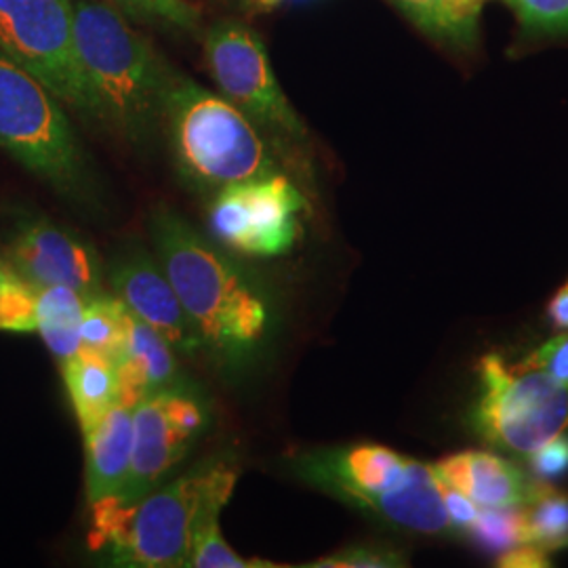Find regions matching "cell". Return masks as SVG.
Masks as SVG:
<instances>
[{
  "label": "cell",
  "mask_w": 568,
  "mask_h": 568,
  "mask_svg": "<svg viewBox=\"0 0 568 568\" xmlns=\"http://www.w3.org/2000/svg\"><path fill=\"white\" fill-rule=\"evenodd\" d=\"M530 469L539 483H551L568 474V436L558 434L530 453Z\"/></svg>",
  "instance_id": "28"
},
{
  "label": "cell",
  "mask_w": 568,
  "mask_h": 568,
  "mask_svg": "<svg viewBox=\"0 0 568 568\" xmlns=\"http://www.w3.org/2000/svg\"><path fill=\"white\" fill-rule=\"evenodd\" d=\"M307 201L284 171L234 183L211 196L206 230L225 251L253 257H283L300 243Z\"/></svg>",
  "instance_id": "10"
},
{
  "label": "cell",
  "mask_w": 568,
  "mask_h": 568,
  "mask_svg": "<svg viewBox=\"0 0 568 568\" xmlns=\"http://www.w3.org/2000/svg\"><path fill=\"white\" fill-rule=\"evenodd\" d=\"M241 462L211 455L121 511L93 516L95 548L108 549L112 567L183 568L199 528L230 504Z\"/></svg>",
  "instance_id": "3"
},
{
  "label": "cell",
  "mask_w": 568,
  "mask_h": 568,
  "mask_svg": "<svg viewBox=\"0 0 568 568\" xmlns=\"http://www.w3.org/2000/svg\"><path fill=\"white\" fill-rule=\"evenodd\" d=\"M91 121L143 145L161 131L178 68L110 0H70Z\"/></svg>",
  "instance_id": "2"
},
{
  "label": "cell",
  "mask_w": 568,
  "mask_h": 568,
  "mask_svg": "<svg viewBox=\"0 0 568 568\" xmlns=\"http://www.w3.org/2000/svg\"><path fill=\"white\" fill-rule=\"evenodd\" d=\"M497 565L504 568H546L551 562H549L546 549L532 546V544H520V546L501 551Z\"/></svg>",
  "instance_id": "31"
},
{
  "label": "cell",
  "mask_w": 568,
  "mask_h": 568,
  "mask_svg": "<svg viewBox=\"0 0 568 568\" xmlns=\"http://www.w3.org/2000/svg\"><path fill=\"white\" fill-rule=\"evenodd\" d=\"M7 264L37 288L61 284L87 297L108 293L105 265L95 244L42 215L16 222L7 243Z\"/></svg>",
  "instance_id": "12"
},
{
  "label": "cell",
  "mask_w": 568,
  "mask_h": 568,
  "mask_svg": "<svg viewBox=\"0 0 568 568\" xmlns=\"http://www.w3.org/2000/svg\"><path fill=\"white\" fill-rule=\"evenodd\" d=\"M126 331V307L108 291L87 302L81 325V349L116 358Z\"/></svg>",
  "instance_id": "20"
},
{
  "label": "cell",
  "mask_w": 568,
  "mask_h": 568,
  "mask_svg": "<svg viewBox=\"0 0 568 568\" xmlns=\"http://www.w3.org/2000/svg\"><path fill=\"white\" fill-rule=\"evenodd\" d=\"M0 150L63 199L93 204L98 185L60 98L0 55Z\"/></svg>",
  "instance_id": "6"
},
{
  "label": "cell",
  "mask_w": 568,
  "mask_h": 568,
  "mask_svg": "<svg viewBox=\"0 0 568 568\" xmlns=\"http://www.w3.org/2000/svg\"><path fill=\"white\" fill-rule=\"evenodd\" d=\"M0 55L37 77L65 108L91 119L70 0H0Z\"/></svg>",
  "instance_id": "11"
},
{
  "label": "cell",
  "mask_w": 568,
  "mask_h": 568,
  "mask_svg": "<svg viewBox=\"0 0 568 568\" xmlns=\"http://www.w3.org/2000/svg\"><path fill=\"white\" fill-rule=\"evenodd\" d=\"M161 129L180 178L196 192L213 196L283 171L272 143L234 103L180 70L166 93Z\"/></svg>",
  "instance_id": "5"
},
{
  "label": "cell",
  "mask_w": 568,
  "mask_h": 568,
  "mask_svg": "<svg viewBox=\"0 0 568 568\" xmlns=\"http://www.w3.org/2000/svg\"><path fill=\"white\" fill-rule=\"evenodd\" d=\"M406 556L400 549L386 544H358L337 549L325 558L307 562L310 568H396L406 567Z\"/></svg>",
  "instance_id": "27"
},
{
  "label": "cell",
  "mask_w": 568,
  "mask_h": 568,
  "mask_svg": "<svg viewBox=\"0 0 568 568\" xmlns=\"http://www.w3.org/2000/svg\"><path fill=\"white\" fill-rule=\"evenodd\" d=\"M122 400L135 405L145 394L180 384L178 352L150 325L126 310V331L114 358Z\"/></svg>",
  "instance_id": "16"
},
{
  "label": "cell",
  "mask_w": 568,
  "mask_h": 568,
  "mask_svg": "<svg viewBox=\"0 0 568 568\" xmlns=\"http://www.w3.org/2000/svg\"><path fill=\"white\" fill-rule=\"evenodd\" d=\"M0 331H37V286L13 274L0 283Z\"/></svg>",
  "instance_id": "25"
},
{
  "label": "cell",
  "mask_w": 568,
  "mask_h": 568,
  "mask_svg": "<svg viewBox=\"0 0 568 568\" xmlns=\"http://www.w3.org/2000/svg\"><path fill=\"white\" fill-rule=\"evenodd\" d=\"M432 467L440 483L462 490L480 508H523L544 485L487 450L455 453Z\"/></svg>",
  "instance_id": "14"
},
{
  "label": "cell",
  "mask_w": 568,
  "mask_h": 568,
  "mask_svg": "<svg viewBox=\"0 0 568 568\" xmlns=\"http://www.w3.org/2000/svg\"><path fill=\"white\" fill-rule=\"evenodd\" d=\"M525 509L527 544L546 551L568 548V495L541 485Z\"/></svg>",
  "instance_id": "21"
},
{
  "label": "cell",
  "mask_w": 568,
  "mask_h": 568,
  "mask_svg": "<svg viewBox=\"0 0 568 568\" xmlns=\"http://www.w3.org/2000/svg\"><path fill=\"white\" fill-rule=\"evenodd\" d=\"M424 34L453 47H471L487 0H392Z\"/></svg>",
  "instance_id": "18"
},
{
  "label": "cell",
  "mask_w": 568,
  "mask_h": 568,
  "mask_svg": "<svg viewBox=\"0 0 568 568\" xmlns=\"http://www.w3.org/2000/svg\"><path fill=\"white\" fill-rule=\"evenodd\" d=\"M204 60L227 102L253 122L274 150L293 154L307 129L284 95L262 39L243 21H217L204 34Z\"/></svg>",
  "instance_id": "8"
},
{
  "label": "cell",
  "mask_w": 568,
  "mask_h": 568,
  "mask_svg": "<svg viewBox=\"0 0 568 568\" xmlns=\"http://www.w3.org/2000/svg\"><path fill=\"white\" fill-rule=\"evenodd\" d=\"M525 363L546 371L549 377L568 387V335H558L539 345Z\"/></svg>",
  "instance_id": "29"
},
{
  "label": "cell",
  "mask_w": 568,
  "mask_h": 568,
  "mask_svg": "<svg viewBox=\"0 0 568 568\" xmlns=\"http://www.w3.org/2000/svg\"><path fill=\"white\" fill-rule=\"evenodd\" d=\"M89 300L72 286L37 288V331L60 365L81 352L82 316Z\"/></svg>",
  "instance_id": "19"
},
{
  "label": "cell",
  "mask_w": 568,
  "mask_h": 568,
  "mask_svg": "<svg viewBox=\"0 0 568 568\" xmlns=\"http://www.w3.org/2000/svg\"><path fill=\"white\" fill-rule=\"evenodd\" d=\"M105 281L110 293L135 318L163 335L175 352L185 356L203 352V339L156 255L142 246H129L105 270Z\"/></svg>",
  "instance_id": "13"
},
{
  "label": "cell",
  "mask_w": 568,
  "mask_h": 568,
  "mask_svg": "<svg viewBox=\"0 0 568 568\" xmlns=\"http://www.w3.org/2000/svg\"><path fill=\"white\" fill-rule=\"evenodd\" d=\"M443 501H445V509H447L448 523L453 530H464L467 532V528L474 525L480 506L469 499L467 495H464L462 490L457 488L448 487L443 483Z\"/></svg>",
  "instance_id": "30"
},
{
  "label": "cell",
  "mask_w": 568,
  "mask_h": 568,
  "mask_svg": "<svg viewBox=\"0 0 568 568\" xmlns=\"http://www.w3.org/2000/svg\"><path fill=\"white\" fill-rule=\"evenodd\" d=\"M211 426V408L182 384L145 394L133 406V453L122 487L93 516L121 511L161 487Z\"/></svg>",
  "instance_id": "9"
},
{
  "label": "cell",
  "mask_w": 568,
  "mask_h": 568,
  "mask_svg": "<svg viewBox=\"0 0 568 568\" xmlns=\"http://www.w3.org/2000/svg\"><path fill=\"white\" fill-rule=\"evenodd\" d=\"M466 535L490 554H501L514 546L527 544L525 509L480 508Z\"/></svg>",
  "instance_id": "22"
},
{
  "label": "cell",
  "mask_w": 568,
  "mask_h": 568,
  "mask_svg": "<svg viewBox=\"0 0 568 568\" xmlns=\"http://www.w3.org/2000/svg\"><path fill=\"white\" fill-rule=\"evenodd\" d=\"M129 20L192 32L201 23V9L187 0H110Z\"/></svg>",
  "instance_id": "24"
},
{
  "label": "cell",
  "mask_w": 568,
  "mask_h": 568,
  "mask_svg": "<svg viewBox=\"0 0 568 568\" xmlns=\"http://www.w3.org/2000/svg\"><path fill=\"white\" fill-rule=\"evenodd\" d=\"M286 2H295V0H239L241 9L246 13H267L283 7Z\"/></svg>",
  "instance_id": "33"
},
{
  "label": "cell",
  "mask_w": 568,
  "mask_h": 568,
  "mask_svg": "<svg viewBox=\"0 0 568 568\" xmlns=\"http://www.w3.org/2000/svg\"><path fill=\"white\" fill-rule=\"evenodd\" d=\"M61 375L82 432L122 400L121 377L108 356L81 349L61 363Z\"/></svg>",
  "instance_id": "17"
},
{
  "label": "cell",
  "mask_w": 568,
  "mask_h": 568,
  "mask_svg": "<svg viewBox=\"0 0 568 568\" xmlns=\"http://www.w3.org/2000/svg\"><path fill=\"white\" fill-rule=\"evenodd\" d=\"M548 316L551 325L560 331H568V281L562 284L548 305Z\"/></svg>",
  "instance_id": "32"
},
{
  "label": "cell",
  "mask_w": 568,
  "mask_h": 568,
  "mask_svg": "<svg viewBox=\"0 0 568 568\" xmlns=\"http://www.w3.org/2000/svg\"><path fill=\"white\" fill-rule=\"evenodd\" d=\"M133 406L121 400L84 436V490L89 508L110 499L122 487L133 453Z\"/></svg>",
  "instance_id": "15"
},
{
  "label": "cell",
  "mask_w": 568,
  "mask_h": 568,
  "mask_svg": "<svg viewBox=\"0 0 568 568\" xmlns=\"http://www.w3.org/2000/svg\"><path fill=\"white\" fill-rule=\"evenodd\" d=\"M530 37H567L568 0H504Z\"/></svg>",
  "instance_id": "26"
},
{
  "label": "cell",
  "mask_w": 568,
  "mask_h": 568,
  "mask_svg": "<svg viewBox=\"0 0 568 568\" xmlns=\"http://www.w3.org/2000/svg\"><path fill=\"white\" fill-rule=\"evenodd\" d=\"M291 467L307 487L386 527L426 537L455 532L434 467L392 448L373 443L312 448L295 455Z\"/></svg>",
  "instance_id": "4"
},
{
  "label": "cell",
  "mask_w": 568,
  "mask_h": 568,
  "mask_svg": "<svg viewBox=\"0 0 568 568\" xmlns=\"http://www.w3.org/2000/svg\"><path fill=\"white\" fill-rule=\"evenodd\" d=\"M220 516H211L203 527L199 528L192 549L187 554L183 568H278L276 562H267L262 558H244L234 551L222 535Z\"/></svg>",
  "instance_id": "23"
},
{
  "label": "cell",
  "mask_w": 568,
  "mask_h": 568,
  "mask_svg": "<svg viewBox=\"0 0 568 568\" xmlns=\"http://www.w3.org/2000/svg\"><path fill=\"white\" fill-rule=\"evenodd\" d=\"M150 232L154 255L204 349L227 368L255 361L276 326V310L262 283L166 206L154 209Z\"/></svg>",
  "instance_id": "1"
},
{
  "label": "cell",
  "mask_w": 568,
  "mask_h": 568,
  "mask_svg": "<svg viewBox=\"0 0 568 568\" xmlns=\"http://www.w3.org/2000/svg\"><path fill=\"white\" fill-rule=\"evenodd\" d=\"M480 396L474 424L495 447L530 455L568 426V387L546 371L523 363L508 366L488 354L478 363Z\"/></svg>",
  "instance_id": "7"
}]
</instances>
